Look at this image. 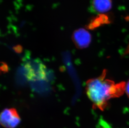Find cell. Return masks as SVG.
Returning a JSON list of instances; mask_svg holds the SVG:
<instances>
[{"label": "cell", "mask_w": 129, "mask_h": 128, "mask_svg": "<svg viewBox=\"0 0 129 128\" xmlns=\"http://www.w3.org/2000/svg\"><path fill=\"white\" fill-rule=\"evenodd\" d=\"M21 121V117L17 110L14 108H6L1 112L0 122L3 127L16 128L20 123Z\"/></svg>", "instance_id": "cell-2"}, {"label": "cell", "mask_w": 129, "mask_h": 128, "mask_svg": "<svg viewBox=\"0 0 129 128\" xmlns=\"http://www.w3.org/2000/svg\"><path fill=\"white\" fill-rule=\"evenodd\" d=\"M72 38L76 47L83 49L86 48L89 45L91 41V37L87 30L81 28L74 32Z\"/></svg>", "instance_id": "cell-3"}, {"label": "cell", "mask_w": 129, "mask_h": 128, "mask_svg": "<svg viewBox=\"0 0 129 128\" xmlns=\"http://www.w3.org/2000/svg\"><path fill=\"white\" fill-rule=\"evenodd\" d=\"M106 72L104 70L100 76L88 80L86 87V94L93 108L102 111L107 107L109 99L120 97L126 90L125 82L115 84L113 81L105 79Z\"/></svg>", "instance_id": "cell-1"}, {"label": "cell", "mask_w": 129, "mask_h": 128, "mask_svg": "<svg viewBox=\"0 0 129 128\" xmlns=\"http://www.w3.org/2000/svg\"><path fill=\"white\" fill-rule=\"evenodd\" d=\"M110 23V20L107 14L101 13L93 18L87 25L86 28L89 30H94L102 25Z\"/></svg>", "instance_id": "cell-5"}, {"label": "cell", "mask_w": 129, "mask_h": 128, "mask_svg": "<svg viewBox=\"0 0 129 128\" xmlns=\"http://www.w3.org/2000/svg\"><path fill=\"white\" fill-rule=\"evenodd\" d=\"M126 92L128 97H129V81H128L127 85L126 86Z\"/></svg>", "instance_id": "cell-6"}, {"label": "cell", "mask_w": 129, "mask_h": 128, "mask_svg": "<svg viewBox=\"0 0 129 128\" xmlns=\"http://www.w3.org/2000/svg\"><path fill=\"white\" fill-rule=\"evenodd\" d=\"M91 6L96 12L106 13L112 8V0H92Z\"/></svg>", "instance_id": "cell-4"}]
</instances>
